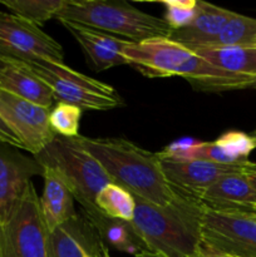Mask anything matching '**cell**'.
Here are the masks:
<instances>
[{"label":"cell","instance_id":"obj_1","mask_svg":"<svg viewBox=\"0 0 256 257\" xmlns=\"http://www.w3.org/2000/svg\"><path fill=\"white\" fill-rule=\"evenodd\" d=\"M75 140L98 161L113 183L130 191L135 198L165 206L177 196V191L163 173L157 153L143 150L122 138L79 136Z\"/></svg>","mask_w":256,"mask_h":257},{"label":"cell","instance_id":"obj_2","mask_svg":"<svg viewBox=\"0 0 256 257\" xmlns=\"http://www.w3.org/2000/svg\"><path fill=\"white\" fill-rule=\"evenodd\" d=\"M205 206L198 198L178 192L165 206L136 198L132 226L148 251L162 257H196L201 250Z\"/></svg>","mask_w":256,"mask_h":257},{"label":"cell","instance_id":"obj_3","mask_svg":"<svg viewBox=\"0 0 256 257\" xmlns=\"http://www.w3.org/2000/svg\"><path fill=\"white\" fill-rule=\"evenodd\" d=\"M123 55L128 64L147 78L178 75L203 92L250 89V83L215 68L190 48L170 38L130 43Z\"/></svg>","mask_w":256,"mask_h":257},{"label":"cell","instance_id":"obj_4","mask_svg":"<svg viewBox=\"0 0 256 257\" xmlns=\"http://www.w3.org/2000/svg\"><path fill=\"white\" fill-rule=\"evenodd\" d=\"M54 19L62 24L73 23L90 28L130 43L168 38L171 34L165 20L122 0H64Z\"/></svg>","mask_w":256,"mask_h":257},{"label":"cell","instance_id":"obj_5","mask_svg":"<svg viewBox=\"0 0 256 257\" xmlns=\"http://www.w3.org/2000/svg\"><path fill=\"white\" fill-rule=\"evenodd\" d=\"M34 160L43 168H53L65 178L88 220L102 215L95 206V198L113 181L75 138L57 136L42 152L34 156Z\"/></svg>","mask_w":256,"mask_h":257},{"label":"cell","instance_id":"obj_6","mask_svg":"<svg viewBox=\"0 0 256 257\" xmlns=\"http://www.w3.org/2000/svg\"><path fill=\"white\" fill-rule=\"evenodd\" d=\"M50 88L58 102L87 110H110L123 104L112 85L82 74L64 63H28Z\"/></svg>","mask_w":256,"mask_h":257},{"label":"cell","instance_id":"obj_7","mask_svg":"<svg viewBox=\"0 0 256 257\" xmlns=\"http://www.w3.org/2000/svg\"><path fill=\"white\" fill-rule=\"evenodd\" d=\"M49 231L33 182L0 226V257H48Z\"/></svg>","mask_w":256,"mask_h":257},{"label":"cell","instance_id":"obj_8","mask_svg":"<svg viewBox=\"0 0 256 257\" xmlns=\"http://www.w3.org/2000/svg\"><path fill=\"white\" fill-rule=\"evenodd\" d=\"M200 251L211 257H256V220L205 208Z\"/></svg>","mask_w":256,"mask_h":257},{"label":"cell","instance_id":"obj_9","mask_svg":"<svg viewBox=\"0 0 256 257\" xmlns=\"http://www.w3.org/2000/svg\"><path fill=\"white\" fill-rule=\"evenodd\" d=\"M0 55L25 63H63V47L39 27L0 12Z\"/></svg>","mask_w":256,"mask_h":257},{"label":"cell","instance_id":"obj_10","mask_svg":"<svg viewBox=\"0 0 256 257\" xmlns=\"http://www.w3.org/2000/svg\"><path fill=\"white\" fill-rule=\"evenodd\" d=\"M49 113V108L0 89V117L33 156L57 137L50 127Z\"/></svg>","mask_w":256,"mask_h":257},{"label":"cell","instance_id":"obj_11","mask_svg":"<svg viewBox=\"0 0 256 257\" xmlns=\"http://www.w3.org/2000/svg\"><path fill=\"white\" fill-rule=\"evenodd\" d=\"M0 143V226L7 222L34 176L43 167L34 160Z\"/></svg>","mask_w":256,"mask_h":257},{"label":"cell","instance_id":"obj_12","mask_svg":"<svg viewBox=\"0 0 256 257\" xmlns=\"http://www.w3.org/2000/svg\"><path fill=\"white\" fill-rule=\"evenodd\" d=\"M250 163V162H248ZM221 165L210 161L161 160L163 173L170 185L178 192L198 196L218 178L231 173H243L248 165Z\"/></svg>","mask_w":256,"mask_h":257},{"label":"cell","instance_id":"obj_13","mask_svg":"<svg viewBox=\"0 0 256 257\" xmlns=\"http://www.w3.org/2000/svg\"><path fill=\"white\" fill-rule=\"evenodd\" d=\"M105 245L87 217L75 216L49 232L48 257H102Z\"/></svg>","mask_w":256,"mask_h":257},{"label":"cell","instance_id":"obj_14","mask_svg":"<svg viewBox=\"0 0 256 257\" xmlns=\"http://www.w3.org/2000/svg\"><path fill=\"white\" fill-rule=\"evenodd\" d=\"M198 200L207 210L256 215V191L245 173L222 176L203 191Z\"/></svg>","mask_w":256,"mask_h":257},{"label":"cell","instance_id":"obj_15","mask_svg":"<svg viewBox=\"0 0 256 257\" xmlns=\"http://www.w3.org/2000/svg\"><path fill=\"white\" fill-rule=\"evenodd\" d=\"M0 89L49 109L54 102L50 88L28 63L4 55H0Z\"/></svg>","mask_w":256,"mask_h":257},{"label":"cell","instance_id":"obj_16","mask_svg":"<svg viewBox=\"0 0 256 257\" xmlns=\"http://www.w3.org/2000/svg\"><path fill=\"white\" fill-rule=\"evenodd\" d=\"M43 193L39 197L40 210L48 231L52 232L78 215L74 195L65 178L49 167L43 168Z\"/></svg>","mask_w":256,"mask_h":257},{"label":"cell","instance_id":"obj_17","mask_svg":"<svg viewBox=\"0 0 256 257\" xmlns=\"http://www.w3.org/2000/svg\"><path fill=\"white\" fill-rule=\"evenodd\" d=\"M256 148L255 141L247 133L228 131L213 142L197 141L193 143L186 161H210L221 165H246L251 152Z\"/></svg>","mask_w":256,"mask_h":257},{"label":"cell","instance_id":"obj_18","mask_svg":"<svg viewBox=\"0 0 256 257\" xmlns=\"http://www.w3.org/2000/svg\"><path fill=\"white\" fill-rule=\"evenodd\" d=\"M63 25L87 53L98 72L128 64L123 52L130 42L73 23H63Z\"/></svg>","mask_w":256,"mask_h":257},{"label":"cell","instance_id":"obj_19","mask_svg":"<svg viewBox=\"0 0 256 257\" xmlns=\"http://www.w3.org/2000/svg\"><path fill=\"white\" fill-rule=\"evenodd\" d=\"M233 15L235 12L198 0L192 22L182 29L171 32L168 38L190 49L207 48Z\"/></svg>","mask_w":256,"mask_h":257},{"label":"cell","instance_id":"obj_20","mask_svg":"<svg viewBox=\"0 0 256 257\" xmlns=\"http://www.w3.org/2000/svg\"><path fill=\"white\" fill-rule=\"evenodd\" d=\"M201 58L223 72L250 83H256V47H220L192 49Z\"/></svg>","mask_w":256,"mask_h":257},{"label":"cell","instance_id":"obj_21","mask_svg":"<svg viewBox=\"0 0 256 257\" xmlns=\"http://www.w3.org/2000/svg\"><path fill=\"white\" fill-rule=\"evenodd\" d=\"M89 222L95 227L103 243H108L120 252L136 256L143 251H148L131 222L113 220L103 215L89 220Z\"/></svg>","mask_w":256,"mask_h":257},{"label":"cell","instance_id":"obj_22","mask_svg":"<svg viewBox=\"0 0 256 257\" xmlns=\"http://www.w3.org/2000/svg\"><path fill=\"white\" fill-rule=\"evenodd\" d=\"M95 206L105 217L132 222L136 210V198L125 188L115 183H109L98 193Z\"/></svg>","mask_w":256,"mask_h":257},{"label":"cell","instance_id":"obj_23","mask_svg":"<svg viewBox=\"0 0 256 257\" xmlns=\"http://www.w3.org/2000/svg\"><path fill=\"white\" fill-rule=\"evenodd\" d=\"M256 47V19L235 13L207 48Z\"/></svg>","mask_w":256,"mask_h":257},{"label":"cell","instance_id":"obj_24","mask_svg":"<svg viewBox=\"0 0 256 257\" xmlns=\"http://www.w3.org/2000/svg\"><path fill=\"white\" fill-rule=\"evenodd\" d=\"M64 0H0V4L12 14L42 27L48 20L55 18Z\"/></svg>","mask_w":256,"mask_h":257},{"label":"cell","instance_id":"obj_25","mask_svg":"<svg viewBox=\"0 0 256 257\" xmlns=\"http://www.w3.org/2000/svg\"><path fill=\"white\" fill-rule=\"evenodd\" d=\"M82 109L68 103L58 102L49 113V123L53 132L65 138L79 137Z\"/></svg>","mask_w":256,"mask_h":257},{"label":"cell","instance_id":"obj_26","mask_svg":"<svg viewBox=\"0 0 256 257\" xmlns=\"http://www.w3.org/2000/svg\"><path fill=\"white\" fill-rule=\"evenodd\" d=\"M165 8L166 24L171 32L185 28L190 24L197 13L198 0H163L160 2Z\"/></svg>","mask_w":256,"mask_h":257},{"label":"cell","instance_id":"obj_27","mask_svg":"<svg viewBox=\"0 0 256 257\" xmlns=\"http://www.w3.org/2000/svg\"><path fill=\"white\" fill-rule=\"evenodd\" d=\"M0 143L12 146V147L18 148V150H24L23 143L20 142L17 135L8 127V124L4 122V119L2 117H0Z\"/></svg>","mask_w":256,"mask_h":257},{"label":"cell","instance_id":"obj_28","mask_svg":"<svg viewBox=\"0 0 256 257\" xmlns=\"http://www.w3.org/2000/svg\"><path fill=\"white\" fill-rule=\"evenodd\" d=\"M245 176L247 178V181L250 182V185L252 186L253 190L256 191V163L250 162L245 168Z\"/></svg>","mask_w":256,"mask_h":257},{"label":"cell","instance_id":"obj_29","mask_svg":"<svg viewBox=\"0 0 256 257\" xmlns=\"http://www.w3.org/2000/svg\"><path fill=\"white\" fill-rule=\"evenodd\" d=\"M135 257H162V256L156 255V253L151 252V251H143V252L138 253V255H136Z\"/></svg>","mask_w":256,"mask_h":257},{"label":"cell","instance_id":"obj_30","mask_svg":"<svg viewBox=\"0 0 256 257\" xmlns=\"http://www.w3.org/2000/svg\"><path fill=\"white\" fill-rule=\"evenodd\" d=\"M84 257H93V256L88 255V253L84 252ZM102 257H110L109 252H108V248L107 247H104V250H103V256Z\"/></svg>","mask_w":256,"mask_h":257},{"label":"cell","instance_id":"obj_31","mask_svg":"<svg viewBox=\"0 0 256 257\" xmlns=\"http://www.w3.org/2000/svg\"><path fill=\"white\" fill-rule=\"evenodd\" d=\"M250 136H251V137H252V140L255 141V143H256V128L252 131V132H251Z\"/></svg>","mask_w":256,"mask_h":257},{"label":"cell","instance_id":"obj_32","mask_svg":"<svg viewBox=\"0 0 256 257\" xmlns=\"http://www.w3.org/2000/svg\"><path fill=\"white\" fill-rule=\"evenodd\" d=\"M196 257H211V256H207V255H205V253H202V252H201V251H200V253H198V255L196 256Z\"/></svg>","mask_w":256,"mask_h":257},{"label":"cell","instance_id":"obj_33","mask_svg":"<svg viewBox=\"0 0 256 257\" xmlns=\"http://www.w3.org/2000/svg\"><path fill=\"white\" fill-rule=\"evenodd\" d=\"M251 89H256V83L252 85V87H251Z\"/></svg>","mask_w":256,"mask_h":257},{"label":"cell","instance_id":"obj_34","mask_svg":"<svg viewBox=\"0 0 256 257\" xmlns=\"http://www.w3.org/2000/svg\"><path fill=\"white\" fill-rule=\"evenodd\" d=\"M250 216L253 218V220H256V215H250Z\"/></svg>","mask_w":256,"mask_h":257}]
</instances>
